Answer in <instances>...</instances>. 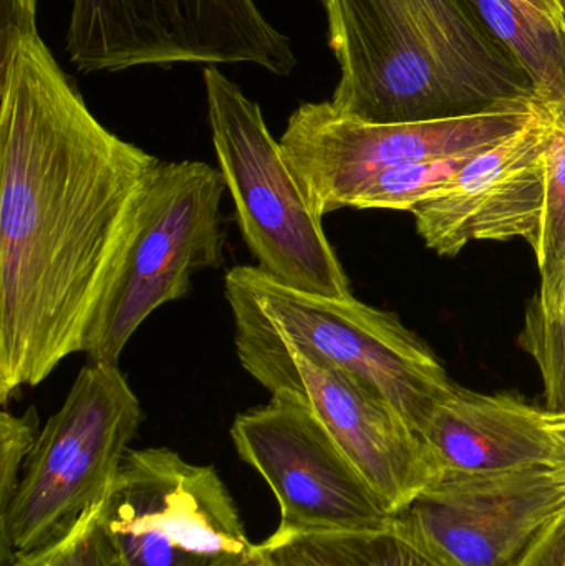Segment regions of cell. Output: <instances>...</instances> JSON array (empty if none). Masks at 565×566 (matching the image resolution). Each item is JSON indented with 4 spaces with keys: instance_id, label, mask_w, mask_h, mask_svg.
<instances>
[{
    "instance_id": "cell-19",
    "label": "cell",
    "mask_w": 565,
    "mask_h": 566,
    "mask_svg": "<svg viewBox=\"0 0 565 566\" xmlns=\"http://www.w3.org/2000/svg\"><path fill=\"white\" fill-rule=\"evenodd\" d=\"M517 345L533 356L544 382V411L565 415V303L559 318L544 312L540 293L527 303Z\"/></svg>"
},
{
    "instance_id": "cell-18",
    "label": "cell",
    "mask_w": 565,
    "mask_h": 566,
    "mask_svg": "<svg viewBox=\"0 0 565 566\" xmlns=\"http://www.w3.org/2000/svg\"><path fill=\"white\" fill-rule=\"evenodd\" d=\"M480 153L483 151L461 153L385 172L358 189L348 208L411 211L418 202L447 189L458 172Z\"/></svg>"
},
{
    "instance_id": "cell-25",
    "label": "cell",
    "mask_w": 565,
    "mask_h": 566,
    "mask_svg": "<svg viewBox=\"0 0 565 566\" xmlns=\"http://www.w3.org/2000/svg\"><path fill=\"white\" fill-rule=\"evenodd\" d=\"M547 424L556 438L565 446V415H551L546 411Z\"/></svg>"
},
{
    "instance_id": "cell-4",
    "label": "cell",
    "mask_w": 565,
    "mask_h": 566,
    "mask_svg": "<svg viewBox=\"0 0 565 566\" xmlns=\"http://www.w3.org/2000/svg\"><path fill=\"white\" fill-rule=\"evenodd\" d=\"M242 368L271 392L307 409L391 515L441 478L420 436L370 385L285 343L254 308L226 296Z\"/></svg>"
},
{
    "instance_id": "cell-15",
    "label": "cell",
    "mask_w": 565,
    "mask_h": 566,
    "mask_svg": "<svg viewBox=\"0 0 565 566\" xmlns=\"http://www.w3.org/2000/svg\"><path fill=\"white\" fill-rule=\"evenodd\" d=\"M258 551L269 566H460L400 515L347 531L274 532Z\"/></svg>"
},
{
    "instance_id": "cell-20",
    "label": "cell",
    "mask_w": 565,
    "mask_h": 566,
    "mask_svg": "<svg viewBox=\"0 0 565 566\" xmlns=\"http://www.w3.org/2000/svg\"><path fill=\"white\" fill-rule=\"evenodd\" d=\"M100 511L90 512L62 542L20 566H128L106 534Z\"/></svg>"
},
{
    "instance_id": "cell-10",
    "label": "cell",
    "mask_w": 565,
    "mask_h": 566,
    "mask_svg": "<svg viewBox=\"0 0 565 566\" xmlns=\"http://www.w3.org/2000/svg\"><path fill=\"white\" fill-rule=\"evenodd\" d=\"M100 518L128 566H239L258 551L216 469L168 448L126 452Z\"/></svg>"
},
{
    "instance_id": "cell-9",
    "label": "cell",
    "mask_w": 565,
    "mask_h": 566,
    "mask_svg": "<svg viewBox=\"0 0 565 566\" xmlns=\"http://www.w3.org/2000/svg\"><path fill=\"white\" fill-rule=\"evenodd\" d=\"M540 106L530 102L463 118L384 125L342 115L331 102L301 103L279 143L322 219L348 208L358 189L385 172L493 148L523 129Z\"/></svg>"
},
{
    "instance_id": "cell-22",
    "label": "cell",
    "mask_w": 565,
    "mask_h": 566,
    "mask_svg": "<svg viewBox=\"0 0 565 566\" xmlns=\"http://www.w3.org/2000/svg\"><path fill=\"white\" fill-rule=\"evenodd\" d=\"M36 3L39 0H0V55L23 36L39 35Z\"/></svg>"
},
{
    "instance_id": "cell-24",
    "label": "cell",
    "mask_w": 565,
    "mask_h": 566,
    "mask_svg": "<svg viewBox=\"0 0 565 566\" xmlns=\"http://www.w3.org/2000/svg\"><path fill=\"white\" fill-rule=\"evenodd\" d=\"M523 12L541 15L565 30V0H511Z\"/></svg>"
},
{
    "instance_id": "cell-3",
    "label": "cell",
    "mask_w": 565,
    "mask_h": 566,
    "mask_svg": "<svg viewBox=\"0 0 565 566\" xmlns=\"http://www.w3.org/2000/svg\"><path fill=\"white\" fill-rule=\"evenodd\" d=\"M143 421L142 402L118 363L83 366L0 512V566L33 560L105 504Z\"/></svg>"
},
{
    "instance_id": "cell-11",
    "label": "cell",
    "mask_w": 565,
    "mask_h": 566,
    "mask_svg": "<svg viewBox=\"0 0 565 566\" xmlns=\"http://www.w3.org/2000/svg\"><path fill=\"white\" fill-rule=\"evenodd\" d=\"M231 439L239 458L274 492L279 534L347 531L391 517L324 426L301 406L271 398L236 416Z\"/></svg>"
},
{
    "instance_id": "cell-5",
    "label": "cell",
    "mask_w": 565,
    "mask_h": 566,
    "mask_svg": "<svg viewBox=\"0 0 565 566\" xmlns=\"http://www.w3.org/2000/svg\"><path fill=\"white\" fill-rule=\"evenodd\" d=\"M202 78L218 169L258 268L301 292L352 296L350 281L322 219L308 206L259 103L218 66H206Z\"/></svg>"
},
{
    "instance_id": "cell-26",
    "label": "cell",
    "mask_w": 565,
    "mask_h": 566,
    "mask_svg": "<svg viewBox=\"0 0 565 566\" xmlns=\"http://www.w3.org/2000/svg\"><path fill=\"white\" fill-rule=\"evenodd\" d=\"M239 566H269L268 562L264 560V557H262L261 554H259V551H255V554L252 555L249 560H245L244 564H241Z\"/></svg>"
},
{
    "instance_id": "cell-14",
    "label": "cell",
    "mask_w": 565,
    "mask_h": 566,
    "mask_svg": "<svg viewBox=\"0 0 565 566\" xmlns=\"http://www.w3.org/2000/svg\"><path fill=\"white\" fill-rule=\"evenodd\" d=\"M420 438L441 478L565 468V446L546 411L510 392L480 395L457 385L435 406Z\"/></svg>"
},
{
    "instance_id": "cell-12",
    "label": "cell",
    "mask_w": 565,
    "mask_h": 566,
    "mask_svg": "<svg viewBox=\"0 0 565 566\" xmlns=\"http://www.w3.org/2000/svg\"><path fill=\"white\" fill-rule=\"evenodd\" d=\"M554 116L541 103L520 132L474 156L447 189L410 212L427 248L457 258L470 242L526 239L534 248L546 195Z\"/></svg>"
},
{
    "instance_id": "cell-6",
    "label": "cell",
    "mask_w": 565,
    "mask_h": 566,
    "mask_svg": "<svg viewBox=\"0 0 565 566\" xmlns=\"http://www.w3.org/2000/svg\"><path fill=\"white\" fill-rule=\"evenodd\" d=\"M226 296L248 303L294 348L347 369L380 392L420 436L435 406L457 388L433 349L400 322L354 298L291 289L258 265L224 279Z\"/></svg>"
},
{
    "instance_id": "cell-17",
    "label": "cell",
    "mask_w": 565,
    "mask_h": 566,
    "mask_svg": "<svg viewBox=\"0 0 565 566\" xmlns=\"http://www.w3.org/2000/svg\"><path fill=\"white\" fill-rule=\"evenodd\" d=\"M553 138L546 151V195L533 251L541 272L544 312L559 318L565 303V112L550 106Z\"/></svg>"
},
{
    "instance_id": "cell-1",
    "label": "cell",
    "mask_w": 565,
    "mask_h": 566,
    "mask_svg": "<svg viewBox=\"0 0 565 566\" xmlns=\"http://www.w3.org/2000/svg\"><path fill=\"white\" fill-rule=\"evenodd\" d=\"M40 35L0 55V402L85 353L158 171Z\"/></svg>"
},
{
    "instance_id": "cell-21",
    "label": "cell",
    "mask_w": 565,
    "mask_h": 566,
    "mask_svg": "<svg viewBox=\"0 0 565 566\" xmlns=\"http://www.w3.org/2000/svg\"><path fill=\"white\" fill-rule=\"evenodd\" d=\"M40 418L35 406L15 416L0 412V512L6 511L19 488V471L29 459L40 436Z\"/></svg>"
},
{
    "instance_id": "cell-23",
    "label": "cell",
    "mask_w": 565,
    "mask_h": 566,
    "mask_svg": "<svg viewBox=\"0 0 565 566\" xmlns=\"http://www.w3.org/2000/svg\"><path fill=\"white\" fill-rule=\"evenodd\" d=\"M513 566H565V509Z\"/></svg>"
},
{
    "instance_id": "cell-16",
    "label": "cell",
    "mask_w": 565,
    "mask_h": 566,
    "mask_svg": "<svg viewBox=\"0 0 565 566\" xmlns=\"http://www.w3.org/2000/svg\"><path fill=\"white\" fill-rule=\"evenodd\" d=\"M491 32L510 50L543 105L565 112V30L511 0H474Z\"/></svg>"
},
{
    "instance_id": "cell-13",
    "label": "cell",
    "mask_w": 565,
    "mask_h": 566,
    "mask_svg": "<svg viewBox=\"0 0 565 566\" xmlns=\"http://www.w3.org/2000/svg\"><path fill=\"white\" fill-rule=\"evenodd\" d=\"M565 509V468L447 475L400 517L460 566H513Z\"/></svg>"
},
{
    "instance_id": "cell-2",
    "label": "cell",
    "mask_w": 565,
    "mask_h": 566,
    "mask_svg": "<svg viewBox=\"0 0 565 566\" xmlns=\"http://www.w3.org/2000/svg\"><path fill=\"white\" fill-rule=\"evenodd\" d=\"M341 78L331 103L367 123L463 118L537 102L474 0H321Z\"/></svg>"
},
{
    "instance_id": "cell-8",
    "label": "cell",
    "mask_w": 565,
    "mask_h": 566,
    "mask_svg": "<svg viewBox=\"0 0 565 566\" xmlns=\"http://www.w3.org/2000/svg\"><path fill=\"white\" fill-rule=\"evenodd\" d=\"M224 191L221 171L208 163L161 161L132 248L90 329L88 361L118 363L155 310L185 298L192 275L222 268Z\"/></svg>"
},
{
    "instance_id": "cell-7",
    "label": "cell",
    "mask_w": 565,
    "mask_h": 566,
    "mask_svg": "<svg viewBox=\"0 0 565 566\" xmlns=\"http://www.w3.org/2000/svg\"><path fill=\"white\" fill-rule=\"evenodd\" d=\"M65 50L83 73L248 63L289 76L297 65L254 0H72Z\"/></svg>"
}]
</instances>
